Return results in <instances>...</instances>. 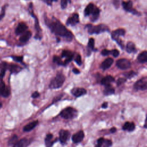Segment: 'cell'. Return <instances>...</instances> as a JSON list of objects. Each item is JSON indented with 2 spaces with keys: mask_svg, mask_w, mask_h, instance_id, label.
Listing matches in <instances>:
<instances>
[{
  "mask_svg": "<svg viewBox=\"0 0 147 147\" xmlns=\"http://www.w3.org/2000/svg\"><path fill=\"white\" fill-rule=\"evenodd\" d=\"M28 140L26 138H24L18 141L13 145V147H25L28 144Z\"/></svg>",
  "mask_w": 147,
  "mask_h": 147,
  "instance_id": "cell-27",
  "label": "cell"
},
{
  "mask_svg": "<svg viewBox=\"0 0 147 147\" xmlns=\"http://www.w3.org/2000/svg\"><path fill=\"white\" fill-rule=\"evenodd\" d=\"M100 10L99 9V8L97 7H94L93 11L90 15L91 16L90 20L92 22H95L96 21H97L100 16Z\"/></svg>",
  "mask_w": 147,
  "mask_h": 147,
  "instance_id": "cell-20",
  "label": "cell"
},
{
  "mask_svg": "<svg viewBox=\"0 0 147 147\" xmlns=\"http://www.w3.org/2000/svg\"><path fill=\"white\" fill-rule=\"evenodd\" d=\"M125 35V29H124L122 28L117 29L114 31L112 33V39L114 40H115L118 44V45L122 48V49H124V45L122 44V40H121L119 39V37L120 36H123Z\"/></svg>",
  "mask_w": 147,
  "mask_h": 147,
  "instance_id": "cell-6",
  "label": "cell"
},
{
  "mask_svg": "<svg viewBox=\"0 0 147 147\" xmlns=\"http://www.w3.org/2000/svg\"><path fill=\"white\" fill-rule=\"evenodd\" d=\"M32 32L30 31H27L25 33L20 35L19 37V41L20 43H25L28 42L32 37Z\"/></svg>",
  "mask_w": 147,
  "mask_h": 147,
  "instance_id": "cell-18",
  "label": "cell"
},
{
  "mask_svg": "<svg viewBox=\"0 0 147 147\" xmlns=\"http://www.w3.org/2000/svg\"><path fill=\"white\" fill-rule=\"evenodd\" d=\"M80 23V17L78 14L77 13H74L71 17H68L66 25H71V26H75Z\"/></svg>",
  "mask_w": 147,
  "mask_h": 147,
  "instance_id": "cell-13",
  "label": "cell"
},
{
  "mask_svg": "<svg viewBox=\"0 0 147 147\" xmlns=\"http://www.w3.org/2000/svg\"><path fill=\"white\" fill-rule=\"evenodd\" d=\"M137 60L141 63H145L147 61V52L145 51L140 53L137 57Z\"/></svg>",
  "mask_w": 147,
  "mask_h": 147,
  "instance_id": "cell-26",
  "label": "cell"
},
{
  "mask_svg": "<svg viewBox=\"0 0 147 147\" xmlns=\"http://www.w3.org/2000/svg\"><path fill=\"white\" fill-rule=\"evenodd\" d=\"M104 138H100L97 140V145L95 147H101L102 145V144L104 141Z\"/></svg>",
  "mask_w": 147,
  "mask_h": 147,
  "instance_id": "cell-39",
  "label": "cell"
},
{
  "mask_svg": "<svg viewBox=\"0 0 147 147\" xmlns=\"http://www.w3.org/2000/svg\"><path fill=\"white\" fill-rule=\"evenodd\" d=\"M110 53L115 57H118L120 55V52L117 49H113L112 51H110Z\"/></svg>",
  "mask_w": 147,
  "mask_h": 147,
  "instance_id": "cell-38",
  "label": "cell"
},
{
  "mask_svg": "<svg viewBox=\"0 0 147 147\" xmlns=\"http://www.w3.org/2000/svg\"><path fill=\"white\" fill-rule=\"evenodd\" d=\"M39 121L37 120L36 121H32L30 123H29L28 124H27V125H25L24 128H23V130L24 132H29L31 130H32V129H33L38 124Z\"/></svg>",
  "mask_w": 147,
  "mask_h": 147,
  "instance_id": "cell-22",
  "label": "cell"
},
{
  "mask_svg": "<svg viewBox=\"0 0 147 147\" xmlns=\"http://www.w3.org/2000/svg\"><path fill=\"white\" fill-rule=\"evenodd\" d=\"M113 4L114 7H116L117 8H118L120 6V1L119 0H114Z\"/></svg>",
  "mask_w": 147,
  "mask_h": 147,
  "instance_id": "cell-46",
  "label": "cell"
},
{
  "mask_svg": "<svg viewBox=\"0 0 147 147\" xmlns=\"http://www.w3.org/2000/svg\"><path fill=\"white\" fill-rule=\"evenodd\" d=\"M53 61L54 63H56L59 65H63V61L61 60V59L59 57H58L57 56H53Z\"/></svg>",
  "mask_w": 147,
  "mask_h": 147,
  "instance_id": "cell-34",
  "label": "cell"
},
{
  "mask_svg": "<svg viewBox=\"0 0 147 147\" xmlns=\"http://www.w3.org/2000/svg\"><path fill=\"white\" fill-rule=\"evenodd\" d=\"M94 5L93 3L89 4L85 8V15L86 16H90L91 13H92L94 8Z\"/></svg>",
  "mask_w": 147,
  "mask_h": 147,
  "instance_id": "cell-28",
  "label": "cell"
},
{
  "mask_svg": "<svg viewBox=\"0 0 147 147\" xmlns=\"http://www.w3.org/2000/svg\"><path fill=\"white\" fill-rule=\"evenodd\" d=\"M7 69H8L12 74H17L21 71L22 68L16 64L7 63Z\"/></svg>",
  "mask_w": 147,
  "mask_h": 147,
  "instance_id": "cell-14",
  "label": "cell"
},
{
  "mask_svg": "<svg viewBox=\"0 0 147 147\" xmlns=\"http://www.w3.org/2000/svg\"><path fill=\"white\" fill-rule=\"evenodd\" d=\"M53 138V135L52 134H48L46 137H45V142H47V141H51L52 140V138Z\"/></svg>",
  "mask_w": 147,
  "mask_h": 147,
  "instance_id": "cell-43",
  "label": "cell"
},
{
  "mask_svg": "<svg viewBox=\"0 0 147 147\" xmlns=\"http://www.w3.org/2000/svg\"><path fill=\"white\" fill-rule=\"evenodd\" d=\"M114 62V60L111 57H108L106 59H105L101 64V67L103 69H108L111 67L112 64Z\"/></svg>",
  "mask_w": 147,
  "mask_h": 147,
  "instance_id": "cell-21",
  "label": "cell"
},
{
  "mask_svg": "<svg viewBox=\"0 0 147 147\" xmlns=\"http://www.w3.org/2000/svg\"><path fill=\"white\" fill-rule=\"evenodd\" d=\"M41 1L49 6H51L53 2H57V0H41Z\"/></svg>",
  "mask_w": 147,
  "mask_h": 147,
  "instance_id": "cell-37",
  "label": "cell"
},
{
  "mask_svg": "<svg viewBox=\"0 0 147 147\" xmlns=\"http://www.w3.org/2000/svg\"><path fill=\"white\" fill-rule=\"evenodd\" d=\"M122 5L124 9L128 12L129 13H131L132 14L136 16H141V13L137 11L136 9L133 8V3L132 1H123L122 3Z\"/></svg>",
  "mask_w": 147,
  "mask_h": 147,
  "instance_id": "cell-7",
  "label": "cell"
},
{
  "mask_svg": "<svg viewBox=\"0 0 147 147\" xmlns=\"http://www.w3.org/2000/svg\"><path fill=\"white\" fill-rule=\"evenodd\" d=\"M60 116L64 119L68 120L76 118L78 115V112L76 109L68 107L62 110L60 114Z\"/></svg>",
  "mask_w": 147,
  "mask_h": 147,
  "instance_id": "cell-5",
  "label": "cell"
},
{
  "mask_svg": "<svg viewBox=\"0 0 147 147\" xmlns=\"http://www.w3.org/2000/svg\"><path fill=\"white\" fill-rule=\"evenodd\" d=\"M7 62L3 61L0 63V80H3L7 70Z\"/></svg>",
  "mask_w": 147,
  "mask_h": 147,
  "instance_id": "cell-19",
  "label": "cell"
},
{
  "mask_svg": "<svg viewBox=\"0 0 147 147\" xmlns=\"http://www.w3.org/2000/svg\"><path fill=\"white\" fill-rule=\"evenodd\" d=\"M94 44H95V41L94 39L93 38H90L89 41V43H88V46L89 47L92 49V50H96L94 48Z\"/></svg>",
  "mask_w": 147,
  "mask_h": 147,
  "instance_id": "cell-35",
  "label": "cell"
},
{
  "mask_svg": "<svg viewBox=\"0 0 147 147\" xmlns=\"http://www.w3.org/2000/svg\"><path fill=\"white\" fill-rule=\"evenodd\" d=\"M12 59L16 62L20 63L22 64H24L23 63V59L24 57L23 56H16V55H12L11 56Z\"/></svg>",
  "mask_w": 147,
  "mask_h": 147,
  "instance_id": "cell-32",
  "label": "cell"
},
{
  "mask_svg": "<svg viewBox=\"0 0 147 147\" xmlns=\"http://www.w3.org/2000/svg\"><path fill=\"white\" fill-rule=\"evenodd\" d=\"M44 20L45 25L50 29L51 32L56 36L63 37L68 41H71L73 39L74 35L71 32L67 29L56 18L52 17L50 19L45 13Z\"/></svg>",
  "mask_w": 147,
  "mask_h": 147,
  "instance_id": "cell-1",
  "label": "cell"
},
{
  "mask_svg": "<svg viewBox=\"0 0 147 147\" xmlns=\"http://www.w3.org/2000/svg\"><path fill=\"white\" fill-rule=\"evenodd\" d=\"M28 29V25L23 22L19 23L15 28V33L16 36H20L24 33H25L27 31Z\"/></svg>",
  "mask_w": 147,
  "mask_h": 147,
  "instance_id": "cell-11",
  "label": "cell"
},
{
  "mask_svg": "<svg viewBox=\"0 0 147 147\" xmlns=\"http://www.w3.org/2000/svg\"><path fill=\"white\" fill-rule=\"evenodd\" d=\"M105 90L104 91V93L105 96H109L115 93V89L114 88L110 85H107L105 86Z\"/></svg>",
  "mask_w": 147,
  "mask_h": 147,
  "instance_id": "cell-24",
  "label": "cell"
},
{
  "mask_svg": "<svg viewBox=\"0 0 147 147\" xmlns=\"http://www.w3.org/2000/svg\"><path fill=\"white\" fill-rule=\"evenodd\" d=\"M101 54L103 56H108V55L110 54V51L108 50V49H104L101 52Z\"/></svg>",
  "mask_w": 147,
  "mask_h": 147,
  "instance_id": "cell-44",
  "label": "cell"
},
{
  "mask_svg": "<svg viewBox=\"0 0 147 147\" xmlns=\"http://www.w3.org/2000/svg\"><path fill=\"white\" fill-rule=\"evenodd\" d=\"M8 4H5L1 7V12H0V21L3 20V19L5 17L6 15V11L7 8L8 7Z\"/></svg>",
  "mask_w": 147,
  "mask_h": 147,
  "instance_id": "cell-30",
  "label": "cell"
},
{
  "mask_svg": "<svg viewBox=\"0 0 147 147\" xmlns=\"http://www.w3.org/2000/svg\"><path fill=\"white\" fill-rule=\"evenodd\" d=\"M71 3V0H61L60 1V4H61V8L63 9H65L67 7L68 4Z\"/></svg>",
  "mask_w": 147,
  "mask_h": 147,
  "instance_id": "cell-33",
  "label": "cell"
},
{
  "mask_svg": "<svg viewBox=\"0 0 147 147\" xmlns=\"http://www.w3.org/2000/svg\"><path fill=\"white\" fill-rule=\"evenodd\" d=\"M85 137V133L83 130H80V132L74 134L72 137V141L74 143H79L81 142Z\"/></svg>",
  "mask_w": 147,
  "mask_h": 147,
  "instance_id": "cell-15",
  "label": "cell"
},
{
  "mask_svg": "<svg viewBox=\"0 0 147 147\" xmlns=\"http://www.w3.org/2000/svg\"><path fill=\"white\" fill-rule=\"evenodd\" d=\"M39 96H40V94H39V93L37 92H34V93L32 94V97L33 98H38Z\"/></svg>",
  "mask_w": 147,
  "mask_h": 147,
  "instance_id": "cell-45",
  "label": "cell"
},
{
  "mask_svg": "<svg viewBox=\"0 0 147 147\" xmlns=\"http://www.w3.org/2000/svg\"><path fill=\"white\" fill-rule=\"evenodd\" d=\"M116 130H117V129H116L115 127H113V128H112L110 129V132H111V133H115V132H116Z\"/></svg>",
  "mask_w": 147,
  "mask_h": 147,
  "instance_id": "cell-49",
  "label": "cell"
},
{
  "mask_svg": "<svg viewBox=\"0 0 147 147\" xmlns=\"http://www.w3.org/2000/svg\"><path fill=\"white\" fill-rule=\"evenodd\" d=\"M72 71H73L74 73L76 74H78L80 73V70H79L78 69H77V68H74V69H72Z\"/></svg>",
  "mask_w": 147,
  "mask_h": 147,
  "instance_id": "cell-47",
  "label": "cell"
},
{
  "mask_svg": "<svg viewBox=\"0 0 147 147\" xmlns=\"http://www.w3.org/2000/svg\"><path fill=\"white\" fill-rule=\"evenodd\" d=\"M65 80V78L63 74L58 73L56 76L51 81L49 88L51 89L60 88L63 85Z\"/></svg>",
  "mask_w": 147,
  "mask_h": 147,
  "instance_id": "cell-4",
  "label": "cell"
},
{
  "mask_svg": "<svg viewBox=\"0 0 147 147\" xmlns=\"http://www.w3.org/2000/svg\"><path fill=\"white\" fill-rule=\"evenodd\" d=\"M75 61H76V63L78 64V65H81L82 64V58L80 55H78L77 57L75 59Z\"/></svg>",
  "mask_w": 147,
  "mask_h": 147,
  "instance_id": "cell-40",
  "label": "cell"
},
{
  "mask_svg": "<svg viewBox=\"0 0 147 147\" xmlns=\"http://www.w3.org/2000/svg\"><path fill=\"white\" fill-rule=\"evenodd\" d=\"M135 129V124L133 122H126L122 126V129L124 130H128L129 132L133 131Z\"/></svg>",
  "mask_w": 147,
  "mask_h": 147,
  "instance_id": "cell-25",
  "label": "cell"
},
{
  "mask_svg": "<svg viewBox=\"0 0 147 147\" xmlns=\"http://www.w3.org/2000/svg\"><path fill=\"white\" fill-rule=\"evenodd\" d=\"M86 28L88 32L90 35L100 34L105 32H109V27L105 24H99L97 25H93L92 24H88L86 25Z\"/></svg>",
  "mask_w": 147,
  "mask_h": 147,
  "instance_id": "cell-2",
  "label": "cell"
},
{
  "mask_svg": "<svg viewBox=\"0 0 147 147\" xmlns=\"http://www.w3.org/2000/svg\"><path fill=\"white\" fill-rule=\"evenodd\" d=\"M126 51L128 53H132V52H136V49L135 47V45L133 43L130 41L127 43L126 47Z\"/></svg>",
  "mask_w": 147,
  "mask_h": 147,
  "instance_id": "cell-29",
  "label": "cell"
},
{
  "mask_svg": "<svg viewBox=\"0 0 147 147\" xmlns=\"http://www.w3.org/2000/svg\"><path fill=\"white\" fill-rule=\"evenodd\" d=\"M108 106V102H104V103L102 104V108H104V109H106V108H107Z\"/></svg>",
  "mask_w": 147,
  "mask_h": 147,
  "instance_id": "cell-48",
  "label": "cell"
},
{
  "mask_svg": "<svg viewBox=\"0 0 147 147\" xmlns=\"http://www.w3.org/2000/svg\"><path fill=\"white\" fill-rule=\"evenodd\" d=\"M11 95V90L7 87L5 82L3 81H0V97L4 98H8Z\"/></svg>",
  "mask_w": 147,
  "mask_h": 147,
  "instance_id": "cell-8",
  "label": "cell"
},
{
  "mask_svg": "<svg viewBox=\"0 0 147 147\" xmlns=\"http://www.w3.org/2000/svg\"><path fill=\"white\" fill-rule=\"evenodd\" d=\"M2 106H3V104H2V102H0V109H1Z\"/></svg>",
  "mask_w": 147,
  "mask_h": 147,
  "instance_id": "cell-50",
  "label": "cell"
},
{
  "mask_svg": "<svg viewBox=\"0 0 147 147\" xmlns=\"http://www.w3.org/2000/svg\"><path fill=\"white\" fill-rule=\"evenodd\" d=\"M116 65L121 69H126L130 67L131 63L126 59H120L116 62Z\"/></svg>",
  "mask_w": 147,
  "mask_h": 147,
  "instance_id": "cell-12",
  "label": "cell"
},
{
  "mask_svg": "<svg viewBox=\"0 0 147 147\" xmlns=\"http://www.w3.org/2000/svg\"><path fill=\"white\" fill-rule=\"evenodd\" d=\"M61 57L65 58L64 61H63V65H66L69 62H70L74 58V53L68 50H64L61 53Z\"/></svg>",
  "mask_w": 147,
  "mask_h": 147,
  "instance_id": "cell-10",
  "label": "cell"
},
{
  "mask_svg": "<svg viewBox=\"0 0 147 147\" xmlns=\"http://www.w3.org/2000/svg\"><path fill=\"white\" fill-rule=\"evenodd\" d=\"M126 82V80L124 78H120L118 80L117 82V84L118 86H120L121 85L123 84L124 83H125Z\"/></svg>",
  "mask_w": 147,
  "mask_h": 147,
  "instance_id": "cell-42",
  "label": "cell"
},
{
  "mask_svg": "<svg viewBox=\"0 0 147 147\" xmlns=\"http://www.w3.org/2000/svg\"><path fill=\"white\" fill-rule=\"evenodd\" d=\"M86 93H87V91L85 89L80 88H74L71 90L72 94L76 97H79L82 96H84L86 94Z\"/></svg>",
  "mask_w": 147,
  "mask_h": 147,
  "instance_id": "cell-17",
  "label": "cell"
},
{
  "mask_svg": "<svg viewBox=\"0 0 147 147\" xmlns=\"http://www.w3.org/2000/svg\"><path fill=\"white\" fill-rule=\"evenodd\" d=\"M134 88L137 90H145L147 89V78L144 77L136 82Z\"/></svg>",
  "mask_w": 147,
  "mask_h": 147,
  "instance_id": "cell-9",
  "label": "cell"
},
{
  "mask_svg": "<svg viewBox=\"0 0 147 147\" xmlns=\"http://www.w3.org/2000/svg\"><path fill=\"white\" fill-rule=\"evenodd\" d=\"M18 141V136L16 134L13 135L8 141V144L9 146L13 145L15 144H16Z\"/></svg>",
  "mask_w": 147,
  "mask_h": 147,
  "instance_id": "cell-31",
  "label": "cell"
},
{
  "mask_svg": "<svg viewBox=\"0 0 147 147\" xmlns=\"http://www.w3.org/2000/svg\"><path fill=\"white\" fill-rule=\"evenodd\" d=\"M136 73L134 72V71H130V72H129V73L127 74V75L126 76V77L127 78H130L134 77V76H136Z\"/></svg>",
  "mask_w": 147,
  "mask_h": 147,
  "instance_id": "cell-41",
  "label": "cell"
},
{
  "mask_svg": "<svg viewBox=\"0 0 147 147\" xmlns=\"http://www.w3.org/2000/svg\"><path fill=\"white\" fill-rule=\"evenodd\" d=\"M102 145H104V147H110L112 145V141L110 140H104Z\"/></svg>",
  "mask_w": 147,
  "mask_h": 147,
  "instance_id": "cell-36",
  "label": "cell"
},
{
  "mask_svg": "<svg viewBox=\"0 0 147 147\" xmlns=\"http://www.w3.org/2000/svg\"><path fill=\"white\" fill-rule=\"evenodd\" d=\"M114 81H115V79L114 77H113L111 76H108L101 80V83L102 85L105 86V85L110 84V83L114 82Z\"/></svg>",
  "mask_w": 147,
  "mask_h": 147,
  "instance_id": "cell-23",
  "label": "cell"
},
{
  "mask_svg": "<svg viewBox=\"0 0 147 147\" xmlns=\"http://www.w3.org/2000/svg\"><path fill=\"white\" fill-rule=\"evenodd\" d=\"M28 12H29V14L32 16V17H33L34 19H35V29H36V35L35 36V39H37V40H40L42 38V35H41L42 31H41V29L40 27L39 20H38L37 17H36V16L35 15L32 3H30L29 5Z\"/></svg>",
  "mask_w": 147,
  "mask_h": 147,
  "instance_id": "cell-3",
  "label": "cell"
},
{
  "mask_svg": "<svg viewBox=\"0 0 147 147\" xmlns=\"http://www.w3.org/2000/svg\"><path fill=\"white\" fill-rule=\"evenodd\" d=\"M69 137V132L66 130H61L59 132V140L61 144H65Z\"/></svg>",
  "mask_w": 147,
  "mask_h": 147,
  "instance_id": "cell-16",
  "label": "cell"
}]
</instances>
